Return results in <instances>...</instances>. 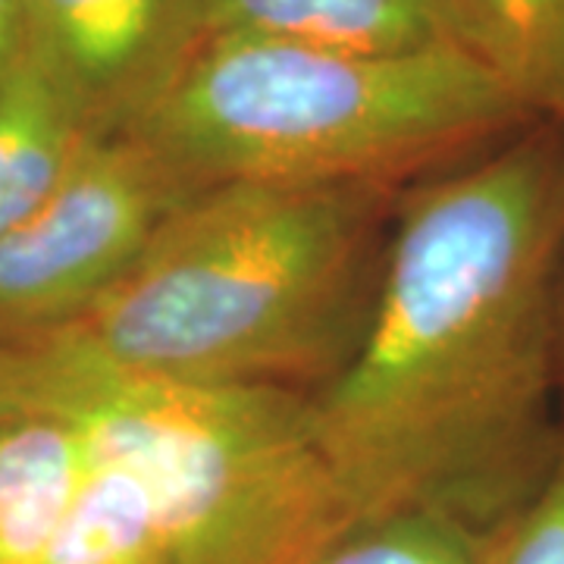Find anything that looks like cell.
Listing matches in <instances>:
<instances>
[{"instance_id":"30bf717a","label":"cell","mask_w":564,"mask_h":564,"mask_svg":"<svg viewBox=\"0 0 564 564\" xmlns=\"http://www.w3.org/2000/svg\"><path fill=\"white\" fill-rule=\"evenodd\" d=\"M455 39L533 120L564 129V0H448Z\"/></svg>"},{"instance_id":"7c38bea8","label":"cell","mask_w":564,"mask_h":564,"mask_svg":"<svg viewBox=\"0 0 564 564\" xmlns=\"http://www.w3.org/2000/svg\"><path fill=\"white\" fill-rule=\"evenodd\" d=\"M489 564H564V445L543 489L496 530Z\"/></svg>"},{"instance_id":"277c9868","label":"cell","mask_w":564,"mask_h":564,"mask_svg":"<svg viewBox=\"0 0 564 564\" xmlns=\"http://www.w3.org/2000/svg\"><path fill=\"white\" fill-rule=\"evenodd\" d=\"M533 120L462 44L355 54L210 35L126 132L195 188H389L502 144Z\"/></svg>"},{"instance_id":"8992f818","label":"cell","mask_w":564,"mask_h":564,"mask_svg":"<svg viewBox=\"0 0 564 564\" xmlns=\"http://www.w3.org/2000/svg\"><path fill=\"white\" fill-rule=\"evenodd\" d=\"M25 25L95 132H126L210 39L207 0H25Z\"/></svg>"},{"instance_id":"3957f363","label":"cell","mask_w":564,"mask_h":564,"mask_svg":"<svg viewBox=\"0 0 564 564\" xmlns=\"http://www.w3.org/2000/svg\"><path fill=\"white\" fill-rule=\"evenodd\" d=\"M392 198L358 185L202 188L113 289L47 329L163 383L314 395L361 343Z\"/></svg>"},{"instance_id":"5b68a950","label":"cell","mask_w":564,"mask_h":564,"mask_svg":"<svg viewBox=\"0 0 564 564\" xmlns=\"http://www.w3.org/2000/svg\"><path fill=\"white\" fill-rule=\"evenodd\" d=\"M195 188L129 132H91L61 185L0 239V333L79 317Z\"/></svg>"},{"instance_id":"4fadbf2b","label":"cell","mask_w":564,"mask_h":564,"mask_svg":"<svg viewBox=\"0 0 564 564\" xmlns=\"http://www.w3.org/2000/svg\"><path fill=\"white\" fill-rule=\"evenodd\" d=\"M25 0H0V79L25 47Z\"/></svg>"},{"instance_id":"ba28073f","label":"cell","mask_w":564,"mask_h":564,"mask_svg":"<svg viewBox=\"0 0 564 564\" xmlns=\"http://www.w3.org/2000/svg\"><path fill=\"white\" fill-rule=\"evenodd\" d=\"M91 132L79 98L25 41L0 79V239L51 198Z\"/></svg>"},{"instance_id":"5bb4252c","label":"cell","mask_w":564,"mask_h":564,"mask_svg":"<svg viewBox=\"0 0 564 564\" xmlns=\"http://www.w3.org/2000/svg\"><path fill=\"white\" fill-rule=\"evenodd\" d=\"M555 367H558V395H562L564 417V254L558 263V282H555Z\"/></svg>"},{"instance_id":"7a4b0ae2","label":"cell","mask_w":564,"mask_h":564,"mask_svg":"<svg viewBox=\"0 0 564 564\" xmlns=\"http://www.w3.org/2000/svg\"><path fill=\"white\" fill-rule=\"evenodd\" d=\"M7 417L82 433L76 524L95 564H304L358 521L304 392L163 383L25 329L0 333Z\"/></svg>"},{"instance_id":"9c48e42d","label":"cell","mask_w":564,"mask_h":564,"mask_svg":"<svg viewBox=\"0 0 564 564\" xmlns=\"http://www.w3.org/2000/svg\"><path fill=\"white\" fill-rule=\"evenodd\" d=\"M88 474L76 426L51 417L0 421V564H41Z\"/></svg>"},{"instance_id":"52a82bcc","label":"cell","mask_w":564,"mask_h":564,"mask_svg":"<svg viewBox=\"0 0 564 564\" xmlns=\"http://www.w3.org/2000/svg\"><path fill=\"white\" fill-rule=\"evenodd\" d=\"M207 25L210 35L355 54H414L458 44L448 0H207Z\"/></svg>"},{"instance_id":"8fae6325","label":"cell","mask_w":564,"mask_h":564,"mask_svg":"<svg viewBox=\"0 0 564 564\" xmlns=\"http://www.w3.org/2000/svg\"><path fill=\"white\" fill-rule=\"evenodd\" d=\"M496 530L440 511H389L348 524L304 564H489Z\"/></svg>"},{"instance_id":"6da1fadb","label":"cell","mask_w":564,"mask_h":564,"mask_svg":"<svg viewBox=\"0 0 564 564\" xmlns=\"http://www.w3.org/2000/svg\"><path fill=\"white\" fill-rule=\"evenodd\" d=\"M564 129L530 122L404 192L361 343L311 395L355 518L499 530L552 477L564 417L555 282Z\"/></svg>"}]
</instances>
